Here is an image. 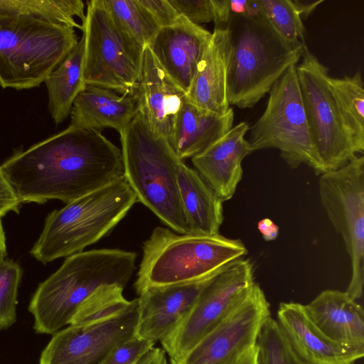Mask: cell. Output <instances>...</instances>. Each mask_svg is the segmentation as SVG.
Instances as JSON below:
<instances>
[{"label":"cell","mask_w":364,"mask_h":364,"mask_svg":"<svg viewBox=\"0 0 364 364\" xmlns=\"http://www.w3.org/2000/svg\"><path fill=\"white\" fill-rule=\"evenodd\" d=\"M0 170L21 203H68L124 177L117 146L99 130L72 126L16 151Z\"/></svg>","instance_id":"6da1fadb"},{"label":"cell","mask_w":364,"mask_h":364,"mask_svg":"<svg viewBox=\"0 0 364 364\" xmlns=\"http://www.w3.org/2000/svg\"><path fill=\"white\" fill-rule=\"evenodd\" d=\"M136 252L119 249L80 252L41 283L28 310L38 333L54 334L70 323L80 306L100 289L125 287L136 269Z\"/></svg>","instance_id":"7a4b0ae2"},{"label":"cell","mask_w":364,"mask_h":364,"mask_svg":"<svg viewBox=\"0 0 364 364\" xmlns=\"http://www.w3.org/2000/svg\"><path fill=\"white\" fill-rule=\"evenodd\" d=\"M142 251L134 283L138 294L150 287L208 279L247 254L240 240L220 234H180L162 227L153 230Z\"/></svg>","instance_id":"3957f363"},{"label":"cell","mask_w":364,"mask_h":364,"mask_svg":"<svg viewBox=\"0 0 364 364\" xmlns=\"http://www.w3.org/2000/svg\"><path fill=\"white\" fill-rule=\"evenodd\" d=\"M228 28L231 41L227 77L229 105L252 108L291 65L298 64L306 44L284 41L263 15H231Z\"/></svg>","instance_id":"277c9868"},{"label":"cell","mask_w":364,"mask_h":364,"mask_svg":"<svg viewBox=\"0 0 364 364\" xmlns=\"http://www.w3.org/2000/svg\"><path fill=\"white\" fill-rule=\"evenodd\" d=\"M119 134L124 176L137 201L172 230L188 233L177 179V164L181 159L139 111Z\"/></svg>","instance_id":"5b68a950"},{"label":"cell","mask_w":364,"mask_h":364,"mask_svg":"<svg viewBox=\"0 0 364 364\" xmlns=\"http://www.w3.org/2000/svg\"><path fill=\"white\" fill-rule=\"evenodd\" d=\"M136 202L124 177L66 203L47 215L30 253L46 264L82 252L108 235Z\"/></svg>","instance_id":"8992f818"},{"label":"cell","mask_w":364,"mask_h":364,"mask_svg":"<svg viewBox=\"0 0 364 364\" xmlns=\"http://www.w3.org/2000/svg\"><path fill=\"white\" fill-rule=\"evenodd\" d=\"M78 41L73 28L0 13V86H39Z\"/></svg>","instance_id":"52a82bcc"},{"label":"cell","mask_w":364,"mask_h":364,"mask_svg":"<svg viewBox=\"0 0 364 364\" xmlns=\"http://www.w3.org/2000/svg\"><path fill=\"white\" fill-rule=\"evenodd\" d=\"M296 65H291L272 86L264 111L249 127L247 141L252 152L277 149L290 168L304 164L316 175H321L325 170L311 140Z\"/></svg>","instance_id":"ba28073f"},{"label":"cell","mask_w":364,"mask_h":364,"mask_svg":"<svg viewBox=\"0 0 364 364\" xmlns=\"http://www.w3.org/2000/svg\"><path fill=\"white\" fill-rule=\"evenodd\" d=\"M82 26L85 84L132 95L144 47L123 31L102 0L87 1L85 21Z\"/></svg>","instance_id":"9c48e42d"},{"label":"cell","mask_w":364,"mask_h":364,"mask_svg":"<svg viewBox=\"0 0 364 364\" xmlns=\"http://www.w3.org/2000/svg\"><path fill=\"white\" fill-rule=\"evenodd\" d=\"M296 65L299 85L309 132L325 173L358 156L341 112L329 68L306 45Z\"/></svg>","instance_id":"30bf717a"},{"label":"cell","mask_w":364,"mask_h":364,"mask_svg":"<svg viewBox=\"0 0 364 364\" xmlns=\"http://www.w3.org/2000/svg\"><path fill=\"white\" fill-rule=\"evenodd\" d=\"M318 192L349 255L351 277L346 291L356 301L363 296L364 284V156H357L341 168L321 174Z\"/></svg>","instance_id":"8fae6325"},{"label":"cell","mask_w":364,"mask_h":364,"mask_svg":"<svg viewBox=\"0 0 364 364\" xmlns=\"http://www.w3.org/2000/svg\"><path fill=\"white\" fill-rule=\"evenodd\" d=\"M254 266L242 258L214 275L200 293L193 307L176 329L161 342L170 362L183 357L222 322L255 283Z\"/></svg>","instance_id":"7c38bea8"},{"label":"cell","mask_w":364,"mask_h":364,"mask_svg":"<svg viewBox=\"0 0 364 364\" xmlns=\"http://www.w3.org/2000/svg\"><path fill=\"white\" fill-rule=\"evenodd\" d=\"M270 306L255 282L232 311L178 360L169 364H235L256 346Z\"/></svg>","instance_id":"4fadbf2b"},{"label":"cell","mask_w":364,"mask_h":364,"mask_svg":"<svg viewBox=\"0 0 364 364\" xmlns=\"http://www.w3.org/2000/svg\"><path fill=\"white\" fill-rule=\"evenodd\" d=\"M138 299L123 312L97 321L70 324L54 333L39 364H101L117 346L135 335Z\"/></svg>","instance_id":"5bb4252c"},{"label":"cell","mask_w":364,"mask_h":364,"mask_svg":"<svg viewBox=\"0 0 364 364\" xmlns=\"http://www.w3.org/2000/svg\"><path fill=\"white\" fill-rule=\"evenodd\" d=\"M211 35L180 15L173 24L160 28L146 46L186 95Z\"/></svg>","instance_id":"9a60e30c"},{"label":"cell","mask_w":364,"mask_h":364,"mask_svg":"<svg viewBox=\"0 0 364 364\" xmlns=\"http://www.w3.org/2000/svg\"><path fill=\"white\" fill-rule=\"evenodd\" d=\"M133 95L136 97L139 112L151 129L169 143L186 100V92L164 71L147 46L143 50Z\"/></svg>","instance_id":"2e32d148"},{"label":"cell","mask_w":364,"mask_h":364,"mask_svg":"<svg viewBox=\"0 0 364 364\" xmlns=\"http://www.w3.org/2000/svg\"><path fill=\"white\" fill-rule=\"evenodd\" d=\"M213 277L196 282L150 287L141 292L137 298L135 336L154 343L167 337L188 314Z\"/></svg>","instance_id":"e0dca14e"},{"label":"cell","mask_w":364,"mask_h":364,"mask_svg":"<svg viewBox=\"0 0 364 364\" xmlns=\"http://www.w3.org/2000/svg\"><path fill=\"white\" fill-rule=\"evenodd\" d=\"M276 321L303 364H353L363 358L329 339L310 319L303 304L280 303Z\"/></svg>","instance_id":"ac0fdd59"},{"label":"cell","mask_w":364,"mask_h":364,"mask_svg":"<svg viewBox=\"0 0 364 364\" xmlns=\"http://www.w3.org/2000/svg\"><path fill=\"white\" fill-rule=\"evenodd\" d=\"M249 124L241 122L201 154L192 158L194 169L223 201L235 194L242 177V162L252 153L245 138Z\"/></svg>","instance_id":"d6986e66"},{"label":"cell","mask_w":364,"mask_h":364,"mask_svg":"<svg viewBox=\"0 0 364 364\" xmlns=\"http://www.w3.org/2000/svg\"><path fill=\"white\" fill-rule=\"evenodd\" d=\"M304 308L310 319L329 339L363 357V309L346 291L326 289Z\"/></svg>","instance_id":"ffe728a7"},{"label":"cell","mask_w":364,"mask_h":364,"mask_svg":"<svg viewBox=\"0 0 364 364\" xmlns=\"http://www.w3.org/2000/svg\"><path fill=\"white\" fill-rule=\"evenodd\" d=\"M230 52L228 28L214 29L186 95L188 102L218 115L228 112L227 77Z\"/></svg>","instance_id":"44dd1931"},{"label":"cell","mask_w":364,"mask_h":364,"mask_svg":"<svg viewBox=\"0 0 364 364\" xmlns=\"http://www.w3.org/2000/svg\"><path fill=\"white\" fill-rule=\"evenodd\" d=\"M138 111L134 95H119L109 89L87 85L73 102L70 126L96 130L112 128L120 134Z\"/></svg>","instance_id":"7402d4cb"},{"label":"cell","mask_w":364,"mask_h":364,"mask_svg":"<svg viewBox=\"0 0 364 364\" xmlns=\"http://www.w3.org/2000/svg\"><path fill=\"white\" fill-rule=\"evenodd\" d=\"M234 112L218 115L201 109L186 100L178 117L169 144L183 160L203 153L232 127Z\"/></svg>","instance_id":"603a6c76"},{"label":"cell","mask_w":364,"mask_h":364,"mask_svg":"<svg viewBox=\"0 0 364 364\" xmlns=\"http://www.w3.org/2000/svg\"><path fill=\"white\" fill-rule=\"evenodd\" d=\"M177 179L188 233L219 234L224 220L223 201L199 173L180 160Z\"/></svg>","instance_id":"cb8c5ba5"},{"label":"cell","mask_w":364,"mask_h":364,"mask_svg":"<svg viewBox=\"0 0 364 364\" xmlns=\"http://www.w3.org/2000/svg\"><path fill=\"white\" fill-rule=\"evenodd\" d=\"M84 61L82 36L73 50L44 81L48 90V110L56 124L67 119L75 99L87 86L83 77Z\"/></svg>","instance_id":"d4e9b609"},{"label":"cell","mask_w":364,"mask_h":364,"mask_svg":"<svg viewBox=\"0 0 364 364\" xmlns=\"http://www.w3.org/2000/svg\"><path fill=\"white\" fill-rule=\"evenodd\" d=\"M85 5L81 0H0V13L34 18L50 23L77 28L75 17L84 23Z\"/></svg>","instance_id":"484cf974"},{"label":"cell","mask_w":364,"mask_h":364,"mask_svg":"<svg viewBox=\"0 0 364 364\" xmlns=\"http://www.w3.org/2000/svg\"><path fill=\"white\" fill-rule=\"evenodd\" d=\"M331 83L358 154L364 151V88L358 70L352 76L331 77Z\"/></svg>","instance_id":"4316f807"},{"label":"cell","mask_w":364,"mask_h":364,"mask_svg":"<svg viewBox=\"0 0 364 364\" xmlns=\"http://www.w3.org/2000/svg\"><path fill=\"white\" fill-rule=\"evenodd\" d=\"M119 26L143 47L160 28L149 12L139 0H102Z\"/></svg>","instance_id":"83f0119b"},{"label":"cell","mask_w":364,"mask_h":364,"mask_svg":"<svg viewBox=\"0 0 364 364\" xmlns=\"http://www.w3.org/2000/svg\"><path fill=\"white\" fill-rule=\"evenodd\" d=\"M264 18L290 45L306 43V28L292 0H257Z\"/></svg>","instance_id":"f1b7e54d"},{"label":"cell","mask_w":364,"mask_h":364,"mask_svg":"<svg viewBox=\"0 0 364 364\" xmlns=\"http://www.w3.org/2000/svg\"><path fill=\"white\" fill-rule=\"evenodd\" d=\"M124 287H105L86 300L77 309L70 324H77L104 319L127 309L133 302L123 295Z\"/></svg>","instance_id":"f546056e"},{"label":"cell","mask_w":364,"mask_h":364,"mask_svg":"<svg viewBox=\"0 0 364 364\" xmlns=\"http://www.w3.org/2000/svg\"><path fill=\"white\" fill-rule=\"evenodd\" d=\"M258 364H303L291 349L276 319L269 316L257 336Z\"/></svg>","instance_id":"4dcf8cb0"},{"label":"cell","mask_w":364,"mask_h":364,"mask_svg":"<svg viewBox=\"0 0 364 364\" xmlns=\"http://www.w3.org/2000/svg\"><path fill=\"white\" fill-rule=\"evenodd\" d=\"M22 275L18 264L11 259L0 262V331L16 320L18 288Z\"/></svg>","instance_id":"1f68e13d"},{"label":"cell","mask_w":364,"mask_h":364,"mask_svg":"<svg viewBox=\"0 0 364 364\" xmlns=\"http://www.w3.org/2000/svg\"><path fill=\"white\" fill-rule=\"evenodd\" d=\"M154 343L134 335L114 349L101 364H136Z\"/></svg>","instance_id":"d6a6232c"},{"label":"cell","mask_w":364,"mask_h":364,"mask_svg":"<svg viewBox=\"0 0 364 364\" xmlns=\"http://www.w3.org/2000/svg\"><path fill=\"white\" fill-rule=\"evenodd\" d=\"M178 12L191 22L199 25L213 19L211 0H169Z\"/></svg>","instance_id":"836d02e7"},{"label":"cell","mask_w":364,"mask_h":364,"mask_svg":"<svg viewBox=\"0 0 364 364\" xmlns=\"http://www.w3.org/2000/svg\"><path fill=\"white\" fill-rule=\"evenodd\" d=\"M160 28L173 24L181 15L169 0H139Z\"/></svg>","instance_id":"e575fe53"},{"label":"cell","mask_w":364,"mask_h":364,"mask_svg":"<svg viewBox=\"0 0 364 364\" xmlns=\"http://www.w3.org/2000/svg\"><path fill=\"white\" fill-rule=\"evenodd\" d=\"M21 202L0 170V218L10 211L19 212Z\"/></svg>","instance_id":"d590c367"},{"label":"cell","mask_w":364,"mask_h":364,"mask_svg":"<svg viewBox=\"0 0 364 364\" xmlns=\"http://www.w3.org/2000/svg\"><path fill=\"white\" fill-rule=\"evenodd\" d=\"M214 29H226L230 19V0H211Z\"/></svg>","instance_id":"8d00e7d4"},{"label":"cell","mask_w":364,"mask_h":364,"mask_svg":"<svg viewBox=\"0 0 364 364\" xmlns=\"http://www.w3.org/2000/svg\"><path fill=\"white\" fill-rule=\"evenodd\" d=\"M136 364H168L166 352L161 348L153 347Z\"/></svg>","instance_id":"74e56055"},{"label":"cell","mask_w":364,"mask_h":364,"mask_svg":"<svg viewBox=\"0 0 364 364\" xmlns=\"http://www.w3.org/2000/svg\"><path fill=\"white\" fill-rule=\"evenodd\" d=\"M323 0H292L301 20H306Z\"/></svg>","instance_id":"f35d334b"},{"label":"cell","mask_w":364,"mask_h":364,"mask_svg":"<svg viewBox=\"0 0 364 364\" xmlns=\"http://www.w3.org/2000/svg\"><path fill=\"white\" fill-rule=\"evenodd\" d=\"M257 228L266 241L275 240L279 235V227L269 218H263L259 221Z\"/></svg>","instance_id":"ab89813d"},{"label":"cell","mask_w":364,"mask_h":364,"mask_svg":"<svg viewBox=\"0 0 364 364\" xmlns=\"http://www.w3.org/2000/svg\"><path fill=\"white\" fill-rule=\"evenodd\" d=\"M247 0H230L231 15H245L247 9Z\"/></svg>","instance_id":"60d3db41"},{"label":"cell","mask_w":364,"mask_h":364,"mask_svg":"<svg viewBox=\"0 0 364 364\" xmlns=\"http://www.w3.org/2000/svg\"><path fill=\"white\" fill-rule=\"evenodd\" d=\"M235 364H258L257 346L250 349Z\"/></svg>","instance_id":"b9f144b4"},{"label":"cell","mask_w":364,"mask_h":364,"mask_svg":"<svg viewBox=\"0 0 364 364\" xmlns=\"http://www.w3.org/2000/svg\"><path fill=\"white\" fill-rule=\"evenodd\" d=\"M6 256V236L0 218V262L5 259Z\"/></svg>","instance_id":"7bdbcfd3"}]
</instances>
